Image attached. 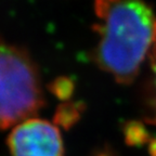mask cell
I'll use <instances>...</instances> for the list:
<instances>
[{
  "label": "cell",
  "mask_w": 156,
  "mask_h": 156,
  "mask_svg": "<svg viewBox=\"0 0 156 156\" xmlns=\"http://www.w3.org/2000/svg\"><path fill=\"white\" fill-rule=\"evenodd\" d=\"M8 147L12 156H64L60 129L38 117L15 125L8 136Z\"/></svg>",
  "instance_id": "3"
},
{
  "label": "cell",
  "mask_w": 156,
  "mask_h": 156,
  "mask_svg": "<svg viewBox=\"0 0 156 156\" xmlns=\"http://www.w3.org/2000/svg\"><path fill=\"white\" fill-rule=\"evenodd\" d=\"M99 40L93 60L122 85H129L140 72L156 42V15L140 1L101 0L94 3Z\"/></svg>",
  "instance_id": "1"
},
{
  "label": "cell",
  "mask_w": 156,
  "mask_h": 156,
  "mask_svg": "<svg viewBox=\"0 0 156 156\" xmlns=\"http://www.w3.org/2000/svg\"><path fill=\"white\" fill-rule=\"evenodd\" d=\"M79 108L77 104H65L60 107V111L58 115V122L62 126L71 127L73 124H75L79 117Z\"/></svg>",
  "instance_id": "5"
},
{
  "label": "cell",
  "mask_w": 156,
  "mask_h": 156,
  "mask_svg": "<svg viewBox=\"0 0 156 156\" xmlns=\"http://www.w3.org/2000/svg\"><path fill=\"white\" fill-rule=\"evenodd\" d=\"M150 61H151L152 65V71H153L154 75H155V83H156V42L154 44L153 48L151 50V53H150ZM154 122H156V117L154 118Z\"/></svg>",
  "instance_id": "7"
},
{
  "label": "cell",
  "mask_w": 156,
  "mask_h": 156,
  "mask_svg": "<svg viewBox=\"0 0 156 156\" xmlns=\"http://www.w3.org/2000/svg\"><path fill=\"white\" fill-rule=\"evenodd\" d=\"M54 90H55V93L60 98L66 99V98L69 97L72 94V92H73L74 85L71 79H68V78H61V79H58L56 81Z\"/></svg>",
  "instance_id": "6"
},
{
  "label": "cell",
  "mask_w": 156,
  "mask_h": 156,
  "mask_svg": "<svg viewBox=\"0 0 156 156\" xmlns=\"http://www.w3.org/2000/svg\"><path fill=\"white\" fill-rule=\"evenodd\" d=\"M125 141L129 146H141L150 142V133L140 122H128L124 127Z\"/></svg>",
  "instance_id": "4"
},
{
  "label": "cell",
  "mask_w": 156,
  "mask_h": 156,
  "mask_svg": "<svg viewBox=\"0 0 156 156\" xmlns=\"http://www.w3.org/2000/svg\"><path fill=\"white\" fill-rule=\"evenodd\" d=\"M44 104L41 78L29 52L0 39V130L35 117Z\"/></svg>",
  "instance_id": "2"
},
{
  "label": "cell",
  "mask_w": 156,
  "mask_h": 156,
  "mask_svg": "<svg viewBox=\"0 0 156 156\" xmlns=\"http://www.w3.org/2000/svg\"><path fill=\"white\" fill-rule=\"evenodd\" d=\"M149 153L151 156H156V138L150 140V142H149Z\"/></svg>",
  "instance_id": "8"
}]
</instances>
